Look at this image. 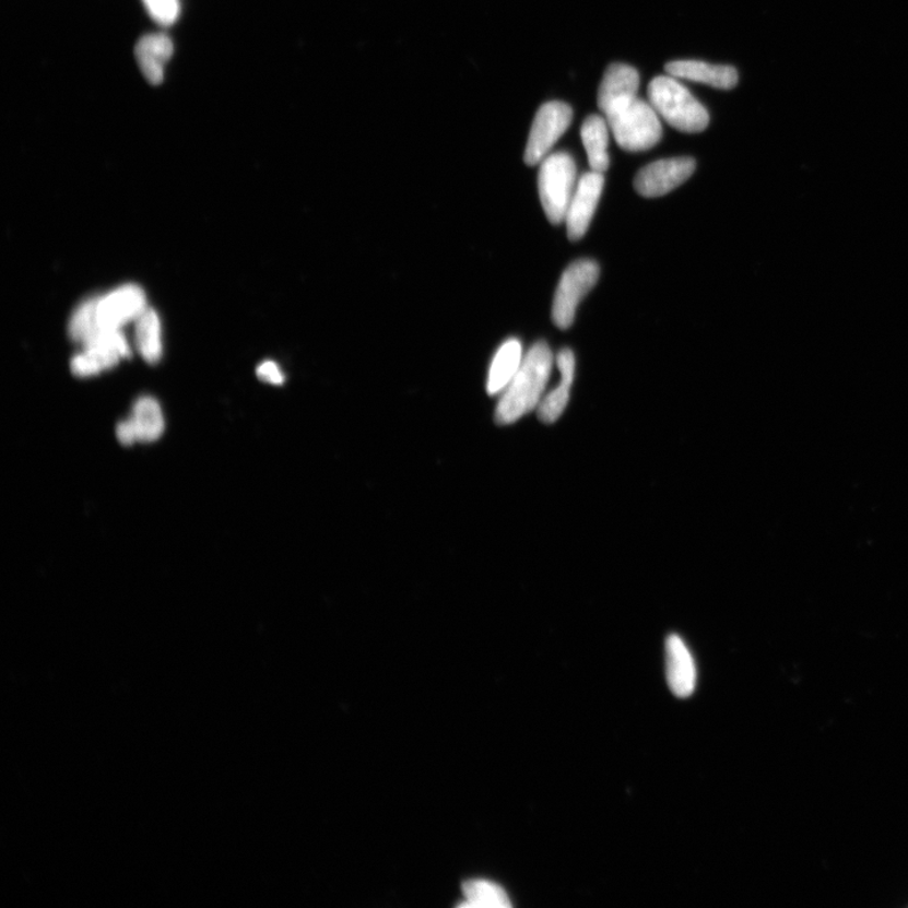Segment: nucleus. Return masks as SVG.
Listing matches in <instances>:
<instances>
[{
	"mask_svg": "<svg viewBox=\"0 0 908 908\" xmlns=\"http://www.w3.org/2000/svg\"><path fill=\"white\" fill-rule=\"evenodd\" d=\"M146 308L141 286L126 284L97 299V318L103 329L121 330L122 326L137 321Z\"/></svg>",
	"mask_w": 908,
	"mask_h": 908,
	"instance_id": "obj_8",
	"label": "nucleus"
},
{
	"mask_svg": "<svg viewBox=\"0 0 908 908\" xmlns=\"http://www.w3.org/2000/svg\"><path fill=\"white\" fill-rule=\"evenodd\" d=\"M117 437L122 446H133L138 441L129 420L118 424Z\"/></svg>",
	"mask_w": 908,
	"mask_h": 908,
	"instance_id": "obj_24",
	"label": "nucleus"
},
{
	"mask_svg": "<svg viewBox=\"0 0 908 908\" xmlns=\"http://www.w3.org/2000/svg\"><path fill=\"white\" fill-rule=\"evenodd\" d=\"M670 76L685 79L711 87L730 90L739 84V71L728 64H711L695 60L669 62L665 67Z\"/></svg>",
	"mask_w": 908,
	"mask_h": 908,
	"instance_id": "obj_12",
	"label": "nucleus"
},
{
	"mask_svg": "<svg viewBox=\"0 0 908 908\" xmlns=\"http://www.w3.org/2000/svg\"><path fill=\"white\" fill-rule=\"evenodd\" d=\"M553 364L554 356L546 342H536L528 351L519 372L503 391L495 412L497 424L507 425L518 422L523 415L539 406L544 398Z\"/></svg>",
	"mask_w": 908,
	"mask_h": 908,
	"instance_id": "obj_1",
	"label": "nucleus"
},
{
	"mask_svg": "<svg viewBox=\"0 0 908 908\" xmlns=\"http://www.w3.org/2000/svg\"><path fill=\"white\" fill-rule=\"evenodd\" d=\"M463 894L468 897V903L461 907H491V908H509L511 907L510 898L506 892L488 881H469L463 885Z\"/></svg>",
	"mask_w": 908,
	"mask_h": 908,
	"instance_id": "obj_21",
	"label": "nucleus"
},
{
	"mask_svg": "<svg viewBox=\"0 0 908 908\" xmlns=\"http://www.w3.org/2000/svg\"><path fill=\"white\" fill-rule=\"evenodd\" d=\"M97 299L99 297H92L81 302L70 318V338L73 341L83 343V345L104 330L99 323V318H97Z\"/></svg>",
	"mask_w": 908,
	"mask_h": 908,
	"instance_id": "obj_20",
	"label": "nucleus"
},
{
	"mask_svg": "<svg viewBox=\"0 0 908 908\" xmlns=\"http://www.w3.org/2000/svg\"><path fill=\"white\" fill-rule=\"evenodd\" d=\"M667 676L670 689L679 698L691 697L697 684V668L688 646L681 636L670 635L667 641Z\"/></svg>",
	"mask_w": 908,
	"mask_h": 908,
	"instance_id": "obj_11",
	"label": "nucleus"
},
{
	"mask_svg": "<svg viewBox=\"0 0 908 908\" xmlns=\"http://www.w3.org/2000/svg\"><path fill=\"white\" fill-rule=\"evenodd\" d=\"M640 86V75L628 64L613 63L605 70L597 96L599 108L605 117L624 108L636 99Z\"/></svg>",
	"mask_w": 908,
	"mask_h": 908,
	"instance_id": "obj_10",
	"label": "nucleus"
},
{
	"mask_svg": "<svg viewBox=\"0 0 908 908\" xmlns=\"http://www.w3.org/2000/svg\"><path fill=\"white\" fill-rule=\"evenodd\" d=\"M129 422L132 424L137 440L143 444L158 440L165 432V418H163L161 405L151 397L137 400Z\"/></svg>",
	"mask_w": 908,
	"mask_h": 908,
	"instance_id": "obj_17",
	"label": "nucleus"
},
{
	"mask_svg": "<svg viewBox=\"0 0 908 908\" xmlns=\"http://www.w3.org/2000/svg\"><path fill=\"white\" fill-rule=\"evenodd\" d=\"M143 3L151 17L162 26L174 24L181 12L178 0H143Z\"/></svg>",
	"mask_w": 908,
	"mask_h": 908,
	"instance_id": "obj_22",
	"label": "nucleus"
},
{
	"mask_svg": "<svg viewBox=\"0 0 908 908\" xmlns=\"http://www.w3.org/2000/svg\"><path fill=\"white\" fill-rule=\"evenodd\" d=\"M174 55V44L165 35H150L139 40L135 57L143 75L152 85H158L165 75L166 63Z\"/></svg>",
	"mask_w": 908,
	"mask_h": 908,
	"instance_id": "obj_14",
	"label": "nucleus"
},
{
	"mask_svg": "<svg viewBox=\"0 0 908 908\" xmlns=\"http://www.w3.org/2000/svg\"><path fill=\"white\" fill-rule=\"evenodd\" d=\"M522 359V345L518 339H510L503 343L490 366L487 379L488 396L503 394V391L519 372Z\"/></svg>",
	"mask_w": 908,
	"mask_h": 908,
	"instance_id": "obj_15",
	"label": "nucleus"
},
{
	"mask_svg": "<svg viewBox=\"0 0 908 908\" xmlns=\"http://www.w3.org/2000/svg\"><path fill=\"white\" fill-rule=\"evenodd\" d=\"M603 186L604 177L599 172L591 170L580 177L568 208L566 221H564L567 224L569 240L578 241L588 232L595 209L599 207Z\"/></svg>",
	"mask_w": 908,
	"mask_h": 908,
	"instance_id": "obj_9",
	"label": "nucleus"
},
{
	"mask_svg": "<svg viewBox=\"0 0 908 908\" xmlns=\"http://www.w3.org/2000/svg\"><path fill=\"white\" fill-rule=\"evenodd\" d=\"M122 357L108 347L85 346L84 351L71 359V372L79 378H90L116 367Z\"/></svg>",
	"mask_w": 908,
	"mask_h": 908,
	"instance_id": "obj_19",
	"label": "nucleus"
},
{
	"mask_svg": "<svg viewBox=\"0 0 908 908\" xmlns=\"http://www.w3.org/2000/svg\"><path fill=\"white\" fill-rule=\"evenodd\" d=\"M162 330L157 313L146 308L135 321V342L139 354L149 364H157L162 357Z\"/></svg>",
	"mask_w": 908,
	"mask_h": 908,
	"instance_id": "obj_18",
	"label": "nucleus"
},
{
	"mask_svg": "<svg viewBox=\"0 0 908 908\" xmlns=\"http://www.w3.org/2000/svg\"><path fill=\"white\" fill-rule=\"evenodd\" d=\"M556 365L561 372L559 386L553 389L550 394L544 396L538 409L539 420L551 424L559 420L564 409L567 408L570 398L573 380H575L576 358L573 351L563 349L556 355Z\"/></svg>",
	"mask_w": 908,
	"mask_h": 908,
	"instance_id": "obj_13",
	"label": "nucleus"
},
{
	"mask_svg": "<svg viewBox=\"0 0 908 908\" xmlns=\"http://www.w3.org/2000/svg\"><path fill=\"white\" fill-rule=\"evenodd\" d=\"M609 122L600 116L588 117L580 129V137L588 155L589 166L593 172L604 174L610 167Z\"/></svg>",
	"mask_w": 908,
	"mask_h": 908,
	"instance_id": "obj_16",
	"label": "nucleus"
},
{
	"mask_svg": "<svg viewBox=\"0 0 908 908\" xmlns=\"http://www.w3.org/2000/svg\"><path fill=\"white\" fill-rule=\"evenodd\" d=\"M695 170L689 157L661 160L642 168L635 178V190L644 198H661L688 181Z\"/></svg>",
	"mask_w": 908,
	"mask_h": 908,
	"instance_id": "obj_7",
	"label": "nucleus"
},
{
	"mask_svg": "<svg viewBox=\"0 0 908 908\" xmlns=\"http://www.w3.org/2000/svg\"><path fill=\"white\" fill-rule=\"evenodd\" d=\"M600 267L593 260L582 259L570 264L563 273L553 303V321L561 330H568L575 322L577 308L589 291L599 282Z\"/></svg>",
	"mask_w": 908,
	"mask_h": 908,
	"instance_id": "obj_5",
	"label": "nucleus"
},
{
	"mask_svg": "<svg viewBox=\"0 0 908 908\" xmlns=\"http://www.w3.org/2000/svg\"><path fill=\"white\" fill-rule=\"evenodd\" d=\"M573 110L566 103H546L536 113L531 127L523 160L528 166H535L550 155L554 144L567 132Z\"/></svg>",
	"mask_w": 908,
	"mask_h": 908,
	"instance_id": "obj_6",
	"label": "nucleus"
},
{
	"mask_svg": "<svg viewBox=\"0 0 908 908\" xmlns=\"http://www.w3.org/2000/svg\"><path fill=\"white\" fill-rule=\"evenodd\" d=\"M617 144L627 152L653 149L662 137V127L653 106L639 97L605 117Z\"/></svg>",
	"mask_w": 908,
	"mask_h": 908,
	"instance_id": "obj_4",
	"label": "nucleus"
},
{
	"mask_svg": "<svg viewBox=\"0 0 908 908\" xmlns=\"http://www.w3.org/2000/svg\"><path fill=\"white\" fill-rule=\"evenodd\" d=\"M575 160L566 152L547 155L539 169V196L547 220L553 225L566 221L568 208L577 188Z\"/></svg>",
	"mask_w": 908,
	"mask_h": 908,
	"instance_id": "obj_3",
	"label": "nucleus"
},
{
	"mask_svg": "<svg viewBox=\"0 0 908 908\" xmlns=\"http://www.w3.org/2000/svg\"><path fill=\"white\" fill-rule=\"evenodd\" d=\"M653 109L668 125L683 133H700L709 126V114L673 76H658L649 85Z\"/></svg>",
	"mask_w": 908,
	"mask_h": 908,
	"instance_id": "obj_2",
	"label": "nucleus"
},
{
	"mask_svg": "<svg viewBox=\"0 0 908 908\" xmlns=\"http://www.w3.org/2000/svg\"><path fill=\"white\" fill-rule=\"evenodd\" d=\"M257 376L261 381L273 384V386H282L284 384V375L274 362H264L258 366Z\"/></svg>",
	"mask_w": 908,
	"mask_h": 908,
	"instance_id": "obj_23",
	"label": "nucleus"
}]
</instances>
